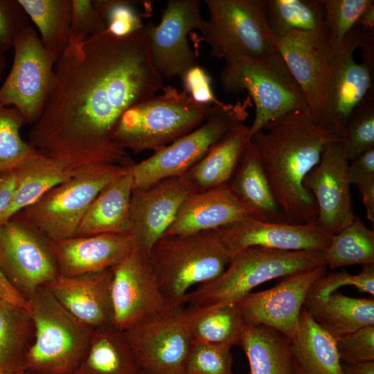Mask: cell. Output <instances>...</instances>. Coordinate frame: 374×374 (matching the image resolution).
Segmentation results:
<instances>
[{
	"instance_id": "cell-57",
	"label": "cell",
	"mask_w": 374,
	"mask_h": 374,
	"mask_svg": "<svg viewBox=\"0 0 374 374\" xmlns=\"http://www.w3.org/2000/svg\"><path fill=\"white\" fill-rule=\"evenodd\" d=\"M0 374H8V373H6V372H3V371H0Z\"/></svg>"
},
{
	"instance_id": "cell-6",
	"label": "cell",
	"mask_w": 374,
	"mask_h": 374,
	"mask_svg": "<svg viewBox=\"0 0 374 374\" xmlns=\"http://www.w3.org/2000/svg\"><path fill=\"white\" fill-rule=\"evenodd\" d=\"M34 338L26 356L31 374H74L87 350L94 328L83 323L45 287L27 300Z\"/></svg>"
},
{
	"instance_id": "cell-51",
	"label": "cell",
	"mask_w": 374,
	"mask_h": 374,
	"mask_svg": "<svg viewBox=\"0 0 374 374\" xmlns=\"http://www.w3.org/2000/svg\"><path fill=\"white\" fill-rule=\"evenodd\" d=\"M355 26L362 33L374 32V1L364 10Z\"/></svg>"
},
{
	"instance_id": "cell-42",
	"label": "cell",
	"mask_w": 374,
	"mask_h": 374,
	"mask_svg": "<svg viewBox=\"0 0 374 374\" xmlns=\"http://www.w3.org/2000/svg\"><path fill=\"white\" fill-rule=\"evenodd\" d=\"M93 3L106 24V30L113 35L126 36L144 27L131 1L96 0Z\"/></svg>"
},
{
	"instance_id": "cell-31",
	"label": "cell",
	"mask_w": 374,
	"mask_h": 374,
	"mask_svg": "<svg viewBox=\"0 0 374 374\" xmlns=\"http://www.w3.org/2000/svg\"><path fill=\"white\" fill-rule=\"evenodd\" d=\"M240 346L247 357L249 374H296L290 339L280 332L245 323Z\"/></svg>"
},
{
	"instance_id": "cell-8",
	"label": "cell",
	"mask_w": 374,
	"mask_h": 374,
	"mask_svg": "<svg viewBox=\"0 0 374 374\" xmlns=\"http://www.w3.org/2000/svg\"><path fill=\"white\" fill-rule=\"evenodd\" d=\"M129 168L102 164L79 169L11 219L27 226L47 240L74 237L83 215L98 194Z\"/></svg>"
},
{
	"instance_id": "cell-12",
	"label": "cell",
	"mask_w": 374,
	"mask_h": 374,
	"mask_svg": "<svg viewBox=\"0 0 374 374\" xmlns=\"http://www.w3.org/2000/svg\"><path fill=\"white\" fill-rule=\"evenodd\" d=\"M12 48V66L0 87V105L16 108L25 123L33 125L42 113L59 55L44 46L31 26L18 36Z\"/></svg>"
},
{
	"instance_id": "cell-15",
	"label": "cell",
	"mask_w": 374,
	"mask_h": 374,
	"mask_svg": "<svg viewBox=\"0 0 374 374\" xmlns=\"http://www.w3.org/2000/svg\"><path fill=\"white\" fill-rule=\"evenodd\" d=\"M111 324L129 330L170 307L145 256L135 249L112 268Z\"/></svg>"
},
{
	"instance_id": "cell-5",
	"label": "cell",
	"mask_w": 374,
	"mask_h": 374,
	"mask_svg": "<svg viewBox=\"0 0 374 374\" xmlns=\"http://www.w3.org/2000/svg\"><path fill=\"white\" fill-rule=\"evenodd\" d=\"M323 265L321 251L249 247L234 255L217 278L188 292L183 303L197 308L234 304L260 284Z\"/></svg>"
},
{
	"instance_id": "cell-37",
	"label": "cell",
	"mask_w": 374,
	"mask_h": 374,
	"mask_svg": "<svg viewBox=\"0 0 374 374\" xmlns=\"http://www.w3.org/2000/svg\"><path fill=\"white\" fill-rule=\"evenodd\" d=\"M326 267H341L374 263V232L357 216L341 231L332 235L323 251Z\"/></svg>"
},
{
	"instance_id": "cell-14",
	"label": "cell",
	"mask_w": 374,
	"mask_h": 374,
	"mask_svg": "<svg viewBox=\"0 0 374 374\" xmlns=\"http://www.w3.org/2000/svg\"><path fill=\"white\" fill-rule=\"evenodd\" d=\"M0 269L26 300L59 276L48 240L14 219L0 225Z\"/></svg>"
},
{
	"instance_id": "cell-21",
	"label": "cell",
	"mask_w": 374,
	"mask_h": 374,
	"mask_svg": "<svg viewBox=\"0 0 374 374\" xmlns=\"http://www.w3.org/2000/svg\"><path fill=\"white\" fill-rule=\"evenodd\" d=\"M275 42L278 52L303 90L308 111L316 121L332 48L326 31H294L275 38Z\"/></svg>"
},
{
	"instance_id": "cell-40",
	"label": "cell",
	"mask_w": 374,
	"mask_h": 374,
	"mask_svg": "<svg viewBox=\"0 0 374 374\" xmlns=\"http://www.w3.org/2000/svg\"><path fill=\"white\" fill-rule=\"evenodd\" d=\"M328 42L339 44L373 0H320Z\"/></svg>"
},
{
	"instance_id": "cell-16",
	"label": "cell",
	"mask_w": 374,
	"mask_h": 374,
	"mask_svg": "<svg viewBox=\"0 0 374 374\" xmlns=\"http://www.w3.org/2000/svg\"><path fill=\"white\" fill-rule=\"evenodd\" d=\"M200 5L197 0L168 1L159 24L144 26L152 64L163 78H181L197 65L187 36L200 28Z\"/></svg>"
},
{
	"instance_id": "cell-29",
	"label": "cell",
	"mask_w": 374,
	"mask_h": 374,
	"mask_svg": "<svg viewBox=\"0 0 374 374\" xmlns=\"http://www.w3.org/2000/svg\"><path fill=\"white\" fill-rule=\"evenodd\" d=\"M303 307L313 320L336 339L374 325V297L354 298L334 292L319 299L306 297Z\"/></svg>"
},
{
	"instance_id": "cell-44",
	"label": "cell",
	"mask_w": 374,
	"mask_h": 374,
	"mask_svg": "<svg viewBox=\"0 0 374 374\" xmlns=\"http://www.w3.org/2000/svg\"><path fill=\"white\" fill-rule=\"evenodd\" d=\"M69 42L82 43L106 30V24L91 0H71Z\"/></svg>"
},
{
	"instance_id": "cell-20",
	"label": "cell",
	"mask_w": 374,
	"mask_h": 374,
	"mask_svg": "<svg viewBox=\"0 0 374 374\" xmlns=\"http://www.w3.org/2000/svg\"><path fill=\"white\" fill-rule=\"evenodd\" d=\"M191 190L180 177L165 179L145 190L133 188L130 230L134 249L146 257L172 224Z\"/></svg>"
},
{
	"instance_id": "cell-53",
	"label": "cell",
	"mask_w": 374,
	"mask_h": 374,
	"mask_svg": "<svg viewBox=\"0 0 374 374\" xmlns=\"http://www.w3.org/2000/svg\"><path fill=\"white\" fill-rule=\"evenodd\" d=\"M344 374H374V362L343 364L341 363Z\"/></svg>"
},
{
	"instance_id": "cell-10",
	"label": "cell",
	"mask_w": 374,
	"mask_h": 374,
	"mask_svg": "<svg viewBox=\"0 0 374 374\" xmlns=\"http://www.w3.org/2000/svg\"><path fill=\"white\" fill-rule=\"evenodd\" d=\"M251 106L249 96L234 104L222 103L199 127L132 165L134 188L145 190L165 179L184 175L232 127L244 123Z\"/></svg>"
},
{
	"instance_id": "cell-11",
	"label": "cell",
	"mask_w": 374,
	"mask_h": 374,
	"mask_svg": "<svg viewBox=\"0 0 374 374\" xmlns=\"http://www.w3.org/2000/svg\"><path fill=\"white\" fill-rule=\"evenodd\" d=\"M360 31L354 28L337 46H332L323 81L316 119L326 132L341 138L355 109L373 89V72L354 60Z\"/></svg>"
},
{
	"instance_id": "cell-52",
	"label": "cell",
	"mask_w": 374,
	"mask_h": 374,
	"mask_svg": "<svg viewBox=\"0 0 374 374\" xmlns=\"http://www.w3.org/2000/svg\"><path fill=\"white\" fill-rule=\"evenodd\" d=\"M0 286L3 288L13 299L15 303L28 310V301L24 299L16 288L12 285L0 269Z\"/></svg>"
},
{
	"instance_id": "cell-38",
	"label": "cell",
	"mask_w": 374,
	"mask_h": 374,
	"mask_svg": "<svg viewBox=\"0 0 374 374\" xmlns=\"http://www.w3.org/2000/svg\"><path fill=\"white\" fill-rule=\"evenodd\" d=\"M25 121L13 107L0 105V175L17 169L39 152L20 134Z\"/></svg>"
},
{
	"instance_id": "cell-32",
	"label": "cell",
	"mask_w": 374,
	"mask_h": 374,
	"mask_svg": "<svg viewBox=\"0 0 374 374\" xmlns=\"http://www.w3.org/2000/svg\"><path fill=\"white\" fill-rule=\"evenodd\" d=\"M78 170L60 160L39 153L28 159L17 168V185L11 204L1 218L0 225L37 202L49 190L70 178Z\"/></svg>"
},
{
	"instance_id": "cell-28",
	"label": "cell",
	"mask_w": 374,
	"mask_h": 374,
	"mask_svg": "<svg viewBox=\"0 0 374 374\" xmlns=\"http://www.w3.org/2000/svg\"><path fill=\"white\" fill-rule=\"evenodd\" d=\"M289 339L295 368L302 374H344L336 339L304 307L297 330Z\"/></svg>"
},
{
	"instance_id": "cell-24",
	"label": "cell",
	"mask_w": 374,
	"mask_h": 374,
	"mask_svg": "<svg viewBox=\"0 0 374 374\" xmlns=\"http://www.w3.org/2000/svg\"><path fill=\"white\" fill-rule=\"evenodd\" d=\"M250 217L249 212L228 185L191 193L163 236L186 235L217 230Z\"/></svg>"
},
{
	"instance_id": "cell-35",
	"label": "cell",
	"mask_w": 374,
	"mask_h": 374,
	"mask_svg": "<svg viewBox=\"0 0 374 374\" xmlns=\"http://www.w3.org/2000/svg\"><path fill=\"white\" fill-rule=\"evenodd\" d=\"M265 19L275 38L294 31H326L320 0H267Z\"/></svg>"
},
{
	"instance_id": "cell-33",
	"label": "cell",
	"mask_w": 374,
	"mask_h": 374,
	"mask_svg": "<svg viewBox=\"0 0 374 374\" xmlns=\"http://www.w3.org/2000/svg\"><path fill=\"white\" fill-rule=\"evenodd\" d=\"M33 338L28 311L0 298V368L8 374L25 371L26 356Z\"/></svg>"
},
{
	"instance_id": "cell-30",
	"label": "cell",
	"mask_w": 374,
	"mask_h": 374,
	"mask_svg": "<svg viewBox=\"0 0 374 374\" xmlns=\"http://www.w3.org/2000/svg\"><path fill=\"white\" fill-rule=\"evenodd\" d=\"M74 374H143L123 331L111 323L93 329Z\"/></svg>"
},
{
	"instance_id": "cell-4",
	"label": "cell",
	"mask_w": 374,
	"mask_h": 374,
	"mask_svg": "<svg viewBox=\"0 0 374 374\" xmlns=\"http://www.w3.org/2000/svg\"><path fill=\"white\" fill-rule=\"evenodd\" d=\"M145 258L170 307L184 305L191 287L217 278L231 260L217 230L162 236Z\"/></svg>"
},
{
	"instance_id": "cell-19",
	"label": "cell",
	"mask_w": 374,
	"mask_h": 374,
	"mask_svg": "<svg viewBox=\"0 0 374 374\" xmlns=\"http://www.w3.org/2000/svg\"><path fill=\"white\" fill-rule=\"evenodd\" d=\"M217 230L231 258L251 247L290 251H323L332 236L316 222L292 224L264 222L251 217Z\"/></svg>"
},
{
	"instance_id": "cell-36",
	"label": "cell",
	"mask_w": 374,
	"mask_h": 374,
	"mask_svg": "<svg viewBox=\"0 0 374 374\" xmlns=\"http://www.w3.org/2000/svg\"><path fill=\"white\" fill-rule=\"evenodd\" d=\"M39 31L44 46L60 55L70 35L71 0H18Z\"/></svg>"
},
{
	"instance_id": "cell-7",
	"label": "cell",
	"mask_w": 374,
	"mask_h": 374,
	"mask_svg": "<svg viewBox=\"0 0 374 374\" xmlns=\"http://www.w3.org/2000/svg\"><path fill=\"white\" fill-rule=\"evenodd\" d=\"M220 81L226 93L246 91L255 105L249 139L272 120L294 110L308 109L305 96L276 51L260 57L225 62Z\"/></svg>"
},
{
	"instance_id": "cell-58",
	"label": "cell",
	"mask_w": 374,
	"mask_h": 374,
	"mask_svg": "<svg viewBox=\"0 0 374 374\" xmlns=\"http://www.w3.org/2000/svg\"><path fill=\"white\" fill-rule=\"evenodd\" d=\"M296 374H302V373H300L299 371H297V370L296 369Z\"/></svg>"
},
{
	"instance_id": "cell-49",
	"label": "cell",
	"mask_w": 374,
	"mask_h": 374,
	"mask_svg": "<svg viewBox=\"0 0 374 374\" xmlns=\"http://www.w3.org/2000/svg\"><path fill=\"white\" fill-rule=\"evenodd\" d=\"M17 181V169L0 175V221L11 204Z\"/></svg>"
},
{
	"instance_id": "cell-3",
	"label": "cell",
	"mask_w": 374,
	"mask_h": 374,
	"mask_svg": "<svg viewBox=\"0 0 374 374\" xmlns=\"http://www.w3.org/2000/svg\"><path fill=\"white\" fill-rule=\"evenodd\" d=\"M162 90L122 114L112 135L115 144L134 153L157 151L199 127L222 103H198L171 86Z\"/></svg>"
},
{
	"instance_id": "cell-26",
	"label": "cell",
	"mask_w": 374,
	"mask_h": 374,
	"mask_svg": "<svg viewBox=\"0 0 374 374\" xmlns=\"http://www.w3.org/2000/svg\"><path fill=\"white\" fill-rule=\"evenodd\" d=\"M133 188L129 168L125 173L111 181L98 194L83 215L74 237L129 234Z\"/></svg>"
},
{
	"instance_id": "cell-45",
	"label": "cell",
	"mask_w": 374,
	"mask_h": 374,
	"mask_svg": "<svg viewBox=\"0 0 374 374\" xmlns=\"http://www.w3.org/2000/svg\"><path fill=\"white\" fill-rule=\"evenodd\" d=\"M347 175L349 184L355 185L362 197L368 219L374 222V148L350 161Z\"/></svg>"
},
{
	"instance_id": "cell-43",
	"label": "cell",
	"mask_w": 374,
	"mask_h": 374,
	"mask_svg": "<svg viewBox=\"0 0 374 374\" xmlns=\"http://www.w3.org/2000/svg\"><path fill=\"white\" fill-rule=\"evenodd\" d=\"M345 285H353L360 292L374 296V263L363 265L362 271L357 274L346 271L326 273L314 282L307 296L323 299Z\"/></svg>"
},
{
	"instance_id": "cell-17",
	"label": "cell",
	"mask_w": 374,
	"mask_h": 374,
	"mask_svg": "<svg viewBox=\"0 0 374 374\" xmlns=\"http://www.w3.org/2000/svg\"><path fill=\"white\" fill-rule=\"evenodd\" d=\"M326 269L323 265L297 272L270 289L249 293L236 303L245 323L269 327L290 339L310 287Z\"/></svg>"
},
{
	"instance_id": "cell-27",
	"label": "cell",
	"mask_w": 374,
	"mask_h": 374,
	"mask_svg": "<svg viewBox=\"0 0 374 374\" xmlns=\"http://www.w3.org/2000/svg\"><path fill=\"white\" fill-rule=\"evenodd\" d=\"M227 185L246 206L250 217L268 222L287 223L274 197L256 148L251 139Z\"/></svg>"
},
{
	"instance_id": "cell-23",
	"label": "cell",
	"mask_w": 374,
	"mask_h": 374,
	"mask_svg": "<svg viewBox=\"0 0 374 374\" xmlns=\"http://www.w3.org/2000/svg\"><path fill=\"white\" fill-rule=\"evenodd\" d=\"M112 269L65 277L45 285L76 319L92 328L111 323Z\"/></svg>"
},
{
	"instance_id": "cell-1",
	"label": "cell",
	"mask_w": 374,
	"mask_h": 374,
	"mask_svg": "<svg viewBox=\"0 0 374 374\" xmlns=\"http://www.w3.org/2000/svg\"><path fill=\"white\" fill-rule=\"evenodd\" d=\"M163 78L154 67L144 27L117 37L106 30L69 42L53 66L42 113L28 142L74 170L134 163L112 140L130 107L156 95Z\"/></svg>"
},
{
	"instance_id": "cell-59",
	"label": "cell",
	"mask_w": 374,
	"mask_h": 374,
	"mask_svg": "<svg viewBox=\"0 0 374 374\" xmlns=\"http://www.w3.org/2000/svg\"><path fill=\"white\" fill-rule=\"evenodd\" d=\"M0 371H2L1 368H0ZM4 372V371H3Z\"/></svg>"
},
{
	"instance_id": "cell-2",
	"label": "cell",
	"mask_w": 374,
	"mask_h": 374,
	"mask_svg": "<svg viewBox=\"0 0 374 374\" xmlns=\"http://www.w3.org/2000/svg\"><path fill=\"white\" fill-rule=\"evenodd\" d=\"M251 140L287 223L315 222L317 206L303 186V180L319 163L326 145L341 138L322 129L308 109H305L294 110L271 121Z\"/></svg>"
},
{
	"instance_id": "cell-56",
	"label": "cell",
	"mask_w": 374,
	"mask_h": 374,
	"mask_svg": "<svg viewBox=\"0 0 374 374\" xmlns=\"http://www.w3.org/2000/svg\"><path fill=\"white\" fill-rule=\"evenodd\" d=\"M15 374H31L27 371H22V372H19V373H15Z\"/></svg>"
},
{
	"instance_id": "cell-9",
	"label": "cell",
	"mask_w": 374,
	"mask_h": 374,
	"mask_svg": "<svg viewBox=\"0 0 374 374\" xmlns=\"http://www.w3.org/2000/svg\"><path fill=\"white\" fill-rule=\"evenodd\" d=\"M209 12L199 31L212 56L225 62L276 51L265 19L267 0H205Z\"/></svg>"
},
{
	"instance_id": "cell-22",
	"label": "cell",
	"mask_w": 374,
	"mask_h": 374,
	"mask_svg": "<svg viewBox=\"0 0 374 374\" xmlns=\"http://www.w3.org/2000/svg\"><path fill=\"white\" fill-rule=\"evenodd\" d=\"M59 276L70 277L114 267L134 249L129 234H100L48 240Z\"/></svg>"
},
{
	"instance_id": "cell-55",
	"label": "cell",
	"mask_w": 374,
	"mask_h": 374,
	"mask_svg": "<svg viewBox=\"0 0 374 374\" xmlns=\"http://www.w3.org/2000/svg\"><path fill=\"white\" fill-rule=\"evenodd\" d=\"M0 298L7 301H9L10 303H12V304L17 305L13 299L11 298V296L8 294V292L3 289L2 288L1 286H0Z\"/></svg>"
},
{
	"instance_id": "cell-54",
	"label": "cell",
	"mask_w": 374,
	"mask_h": 374,
	"mask_svg": "<svg viewBox=\"0 0 374 374\" xmlns=\"http://www.w3.org/2000/svg\"><path fill=\"white\" fill-rule=\"evenodd\" d=\"M6 66L7 61L6 56L4 53L0 51V81Z\"/></svg>"
},
{
	"instance_id": "cell-13",
	"label": "cell",
	"mask_w": 374,
	"mask_h": 374,
	"mask_svg": "<svg viewBox=\"0 0 374 374\" xmlns=\"http://www.w3.org/2000/svg\"><path fill=\"white\" fill-rule=\"evenodd\" d=\"M143 374H184L193 344L187 307H169L123 331Z\"/></svg>"
},
{
	"instance_id": "cell-41",
	"label": "cell",
	"mask_w": 374,
	"mask_h": 374,
	"mask_svg": "<svg viewBox=\"0 0 374 374\" xmlns=\"http://www.w3.org/2000/svg\"><path fill=\"white\" fill-rule=\"evenodd\" d=\"M231 347L208 343H193L184 374H234Z\"/></svg>"
},
{
	"instance_id": "cell-50",
	"label": "cell",
	"mask_w": 374,
	"mask_h": 374,
	"mask_svg": "<svg viewBox=\"0 0 374 374\" xmlns=\"http://www.w3.org/2000/svg\"><path fill=\"white\" fill-rule=\"evenodd\" d=\"M358 48L362 51L363 63L374 71V32L362 33L360 32V39Z\"/></svg>"
},
{
	"instance_id": "cell-18",
	"label": "cell",
	"mask_w": 374,
	"mask_h": 374,
	"mask_svg": "<svg viewBox=\"0 0 374 374\" xmlns=\"http://www.w3.org/2000/svg\"><path fill=\"white\" fill-rule=\"evenodd\" d=\"M348 163L341 140L330 143L319 163L303 180V186L312 195L317 206L315 222L330 235L341 231L356 216L347 175Z\"/></svg>"
},
{
	"instance_id": "cell-25",
	"label": "cell",
	"mask_w": 374,
	"mask_h": 374,
	"mask_svg": "<svg viewBox=\"0 0 374 374\" xmlns=\"http://www.w3.org/2000/svg\"><path fill=\"white\" fill-rule=\"evenodd\" d=\"M249 126L238 123L180 177L192 193L227 185L250 141Z\"/></svg>"
},
{
	"instance_id": "cell-34",
	"label": "cell",
	"mask_w": 374,
	"mask_h": 374,
	"mask_svg": "<svg viewBox=\"0 0 374 374\" xmlns=\"http://www.w3.org/2000/svg\"><path fill=\"white\" fill-rule=\"evenodd\" d=\"M187 310L193 343L240 345L245 321L237 303Z\"/></svg>"
},
{
	"instance_id": "cell-47",
	"label": "cell",
	"mask_w": 374,
	"mask_h": 374,
	"mask_svg": "<svg viewBox=\"0 0 374 374\" xmlns=\"http://www.w3.org/2000/svg\"><path fill=\"white\" fill-rule=\"evenodd\" d=\"M29 17L18 0H0V51L12 48L18 36L29 27Z\"/></svg>"
},
{
	"instance_id": "cell-39",
	"label": "cell",
	"mask_w": 374,
	"mask_h": 374,
	"mask_svg": "<svg viewBox=\"0 0 374 374\" xmlns=\"http://www.w3.org/2000/svg\"><path fill=\"white\" fill-rule=\"evenodd\" d=\"M341 139L348 162L374 148V89L353 112Z\"/></svg>"
},
{
	"instance_id": "cell-46",
	"label": "cell",
	"mask_w": 374,
	"mask_h": 374,
	"mask_svg": "<svg viewBox=\"0 0 374 374\" xmlns=\"http://www.w3.org/2000/svg\"><path fill=\"white\" fill-rule=\"evenodd\" d=\"M336 340L341 363L374 362V325L366 326Z\"/></svg>"
},
{
	"instance_id": "cell-48",
	"label": "cell",
	"mask_w": 374,
	"mask_h": 374,
	"mask_svg": "<svg viewBox=\"0 0 374 374\" xmlns=\"http://www.w3.org/2000/svg\"><path fill=\"white\" fill-rule=\"evenodd\" d=\"M184 91L195 102L201 104H217L211 87V79L205 69L197 64L190 69L181 78Z\"/></svg>"
}]
</instances>
